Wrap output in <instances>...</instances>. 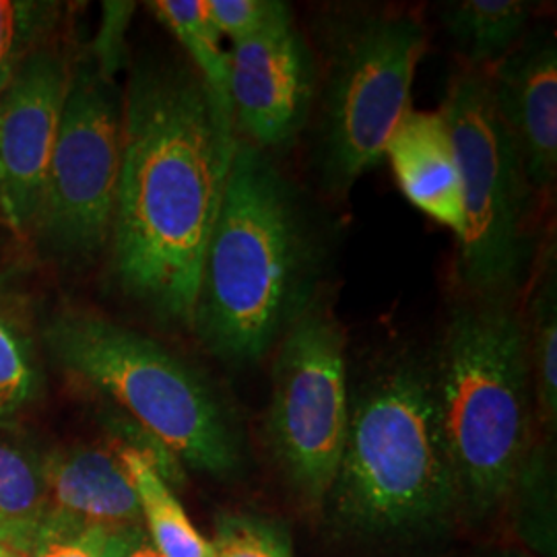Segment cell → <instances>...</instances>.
Segmentation results:
<instances>
[{
    "label": "cell",
    "instance_id": "1",
    "mask_svg": "<svg viewBox=\"0 0 557 557\" xmlns=\"http://www.w3.org/2000/svg\"><path fill=\"white\" fill-rule=\"evenodd\" d=\"M122 96L112 275L149 314L190 331L239 140L221 126L199 75L182 60H140Z\"/></svg>",
    "mask_w": 557,
    "mask_h": 557
},
{
    "label": "cell",
    "instance_id": "2",
    "mask_svg": "<svg viewBox=\"0 0 557 557\" xmlns=\"http://www.w3.org/2000/svg\"><path fill=\"white\" fill-rule=\"evenodd\" d=\"M319 232L294 182L239 140L205 250L193 333L230 366L275 351L319 299Z\"/></svg>",
    "mask_w": 557,
    "mask_h": 557
},
{
    "label": "cell",
    "instance_id": "3",
    "mask_svg": "<svg viewBox=\"0 0 557 557\" xmlns=\"http://www.w3.org/2000/svg\"><path fill=\"white\" fill-rule=\"evenodd\" d=\"M322 506L337 529L366 541L434 533L457 512L428 363L393 359L363 382Z\"/></svg>",
    "mask_w": 557,
    "mask_h": 557
},
{
    "label": "cell",
    "instance_id": "4",
    "mask_svg": "<svg viewBox=\"0 0 557 557\" xmlns=\"http://www.w3.org/2000/svg\"><path fill=\"white\" fill-rule=\"evenodd\" d=\"M458 510L490 517L510 498L533 448V379L518 299L465 298L432 366Z\"/></svg>",
    "mask_w": 557,
    "mask_h": 557
},
{
    "label": "cell",
    "instance_id": "5",
    "mask_svg": "<svg viewBox=\"0 0 557 557\" xmlns=\"http://www.w3.org/2000/svg\"><path fill=\"white\" fill-rule=\"evenodd\" d=\"M41 343L64 372L112 400L182 467L215 479L244 467L238 421L202 372L160 341L89 310H62Z\"/></svg>",
    "mask_w": 557,
    "mask_h": 557
},
{
    "label": "cell",
    "instance_id": "6",
    "mask_svg": "<svg viewBox=\"0 0 557 557\" xmlns=\"http://www.w3.org/2000/svg\"><path fill=\"white\" fill-rule=\"evenodd\" d=\"M440 110L450 124L462 178L458 281L471 298L518 299L533 273L535 188L496 112L487 71L458 69Z\"/></svg>",
    "mask_w": 557,
    "mask_h": 557
},
{
    "label": "cell",
    "instance_id": "7",
    "mask_svg": "<svg viewBox=\"0 0 557 557\" xmlns=\"http://www.w3.org/2000/svg\"><path fill=\"white\" fill-rule=\"evenodd\" d=\"M428 34L411 13H374L341 23L329 38L320 91L317 168L331 197H345L384 158L411 110Z\"/></svg>",
    "mask_w": 557,
    "mask_h": 557
},
{
    "label": "cell",
    "instance_id": "8",
    "mask_svg": "<svg viewBox=\"0 0 557 557\" xmlns=\"http://www.w3.org/2000/svg\"><path fill=\"white\" fill-rule=\"evenodd\" d=\"M122 145V89L87 50L73 62L40 211L29 234L46 255L85 264L110 246Z\"/></svg>",
    "mask_w": 557,
    "mask_h": 557
},
{
    "label": "cell",
    "instance_id": "9",
    "mask_svg": "<svg viewBox=\"0 0 557 557\" xmlns=\"http://www.w3.org/2000/svg\"><path fill=\"white\" fill-rule=\"evenodd\" d=\"M345 333L319 299L278 341L267 442L289 487L322 506L349 425Z\"/></svg>",
    "mask_w": 557,
    "mask_h": 557
},
{
    "label": "cell",
    "instance_id": "10",
    "mask_svg": "<svg viewBox=\"0 0 557 557\" xmlns=\"http://www.w3.org/2000/svg\"><path fill=\"white\" fill-rule=\"evenodd\" d=\"M73 62L66 46L46 41L0 94V218L20 236L40 211Z\"/></svg>",
    "mask_w": 557,
    "mask_h": 557
},
{
    "label": "cell",
    "instance_id": "11",
    "mask_svg": "<svg viewBox=\"0 0 557 557\" xmlns=\"http://www.w3.org/2000/svg\"><path fill=\"white\" fill-rule=\"evenodd\" d=\"M236 131L262 151L298 139L317 100V60L294 21L232 44Z\"/></svg>",
    "mask_w": 557,
    "mask_h": 557
},
{
    "label": "cell",
    "instance_id": "12",
    "mask_svg": "<svg viewBox=\"0 0 557 557\" xmlns=\"http://www.w3.org/2000/svg\"><path fill=\"white\" fill-rule=\"evenodd\" d=\"M499 119L517 140L535 193L554 188L557 176V44L552 27L527 34L487 71Z\"/></svg>",
    "mask_w": 557,
    "mask_h": 557
},
{
    "label": "cell",
    "instance_id": "13",
    "mask_svg": "<svg viewBox=\"0 0 557 557\" xmlns=\"http://www.w3.org/2000/svg\"><path fill=\"white\" fill-rule=\"evenodd\" d=\"M44 479L52 515L106 533L143 527L133 479L112 442L54 450L44 457Z\"/></svg>",
    "mask_w": 557,
    "mask_h": 557
},
{
    "label": "cell",
    "instance_id": "14",
    "mask_svg": "<svg viewBox=\"0 0 557 557\" xmlns=\"http://www.w3.org/2000/svg\"><path fill=\"white\" fill-rule=\"evenodd\" d=\"M400 193L430 220L462 234L465 205L457 147L442 110H409L384 147Z\"/></svg>",
    "mask_w": 557,
    "mask_h": 557
},
{
    "label": "cell",
    "instance_id": "15",
    "mask_svg": "<svg viewBox=\"0 0 557 557\" xmlns=\"http://www.w3.org/2000/svg\"><path fill=\"white\" fill-rule=\"evenodd\" d=\"M41 393L34 314L20 285L0 269V430H11Z\"/></svg>",
    "mask_w": 557,
    "mask_h": 557
},
{
    "label": "cell",
    "instance_id": "16",
    "mask_svg": "<svg viewBox=\"0 0 557 557\" xmlns=\"http://www.w3.org/2000/svg\"><path fill=\"white\" fill-rule=\"evenodd\" d=\"M440 17L465 66L490 71L527 36L533 4L524 0H457L446 2Z\"/></svg>",
    "mask_w": 557,
    "mask_h": 557
},
{
    "label": "cell",
    "instance_id": "17",
    "mask_svg": "<svg viewBox=\"0 0 557 557\" xmlns=\"http://www.w3.org/2000/svg\"><path fill=\"white\" fill-rule=\"evenodd\" d=\"M149 7L184 48L190 60L188 64L209 94L221 126L238 137L232 103L230 52L221 44L223 38L207 13L205 0H158Z\"/></svg>",
    "mask_w": 557,
    "mask_h": 557
},
{
    "label": "cell",
    "instance_id": "18",
    "mask_svg": "<svg viewBox=\"0 0 557 557\" xmlns=\"http://www.w3.org/2000/svg\"><path fill=\"white\" fill-rule=\"evenodd\" d=\"M48 510L44 457L0 430V545L29 554Z\"/></svg>",
    "mask_w": 557,
    "mask_h": 557
},
{
    "label": "cell",
    "instance_id": "19",
    "mask_svg": "<svg viewBox=\"0 0 557 557\" xmlns=\"http://www.w3.org/2000/svg\"><path fill=\"white\" fill-rule=\"evenodd\" d=\"M535 281L524 320L527 349L533 379L537 416L547 434L557 423V252L556 242L547 244L535 267Z\"/></svg>",
    "mask_w": 557,
    "mask_h": 557
},
{
    "label": "cell",
    "instance_id": "20",
    "mask_svg": "<svg viewBox=\"0 0 557 557\" xmlns=\"http://www.w3.org/2000/svg\"><path fill=\"white\" fill-rule=\"evenodd\" d=\"M124 460L137 498H139L140 518L151 543L160 549L163 557H213L211 541L200 535L193 520L182 508L172 485L161 478L158 469L135 448H128L114 442Z\"/></svg>",
    "mask_w": 557,
    "mask_h": 557
},
{
    "label": "cell",
    "instance_id": "21",
    "mask_svg": "<svg viewBox=\"0 0 557 557\" xmlns=\"http://www.w3.org/2000/svg\"><path fill=\"white\" fill-rule=\"evenodd\" d=\"M62 4L50 0H0V94L59 25Z\"/></svg>",
    "mask_w": 557,
    "mask_h": 557
},
{
    "label": "cell",
    "instance_id": "22",
    "mask_svg": "<svg viewBox=\"0 0 557 557\" xmlns=\"http://www.w3.org/2000/svg\"><path fill=\"white\" fill-rule=\"evenodd\" d=\"M520 508V531L541 554L556 556V508H554V473L545 446H533L524 458L510 498Z\"/></svg>",
    "mask_w": 557,
    "mask_h": 557
},
{
    "label": "cell",
    "instance_id": "23",
    "mask_svg": "<svg viewBox=\"0 0 557 557\" xmlns=\"http://www.w3.org/2000/svg\"><path fill=\"white\" fill-rule=\"evenodd\" d=\"M211 549L213 557H294L287 527L259 515H221Z\"/></svg>",
    "mask_w": 557,
    "mask_h": 557
},
{
    "label": "cell",
    "instance_id": "24",
    "mask_svg": "<svg viewBox=\"0 0 557 557\" xmlns=\"http://www.w3.org/2000/svg\"><path fill=\"white\" fill-rule=\"evenodd\" d=\"M205 7L221 38L232 44L257 38L294 21L289 4L281 0H205Z\"/></svg>",
    "mask_w": 557,
    "mask_h": 557
},
{
    "label": "cell",
    "instance_id": "25",
    "mask_svg": "<svg viewBox=\"0 0 557 557\" xmlns=\"http://www.w3.org/2000/svg\"><path fill=\"white\" fill-rule=\"evenodd\" d=\"M106 531L48 512L29 557H103Z\"/></svg>",
    "mask_w": 557,
    "mask_h": 557
},
{
    "label": "cell",
    "instance_id": "26",
    "mask_svg": "<svg viewBox=\"0 0 557 557\" xmlns=\"http://www.w3.org/2000/svg\"><path fill=\"white\" fill-rule=\"evenodd\" d=\"M135 15V2H103L100 32L89 48L103 75L116 79L126 64V32Z\"/></svg>",
    "mask_w": 557,
    "mask_h": 557
},
{
    "label": "cell",
    "instance_id": "27",
    "mask_svg": "<svg viewBox=\"0 0 557 557\" xmlns=\"http://www.w3.org/2000/svg\"><path fill=\"white\" fill-rule=\"evenodd\" d=\"M103 557H163L151 543L145 527H131L106 533Z\"/></svg>",
    "mask_w": 557,
    "mask_h": 557
},
{
    "label": "cell",
    "instance_id": "28",
    "mask_svg": "<svg viewBox=\"0 0 557 557\" xmlns=\"http://www.w3.org/2000/svg\"><path fill=\"white\" fill-rule=\"evenodd\" d=\"M0 557H29V554L15 549V547H9V545H0Z\"/></svg>",
    "mask_w": 557,
    "mask_h": 557
},
{
    "label": "cell",
    "instance_id": "29",
    "mask_svg": "<svg viewBox=\"0 0 557 557\" xmlns=\"http://www.w3.org/2000/svg\"><path fill=\"white\" fill-rule=\"evenodd\" d=\"M494 557H529L524 556V554H520V552H502V554H498V556Z\"/></svg>",
    "mask_w": 557,
    "mask_h": 557
}]
</instances>
